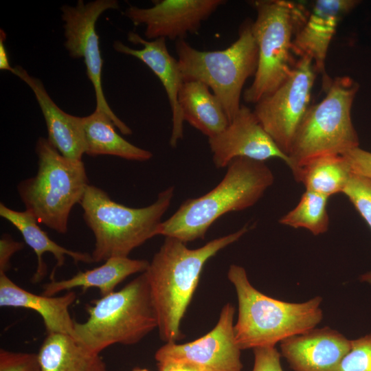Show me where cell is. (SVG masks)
Wrapping results in <instances>:
<instances>
[{
	"instance_id": "obj_1",
	"label": "cell",
	"mask_w": 371,
	"mask_h": 371,
	"mask_svg": "<svg viewBox=\"0 0 371 371\" xmlns=\"http://www.w3.org/2000/svg\"><path fill=\"white\" fill-rule=\"evenodd\" d=\"M247 231L245 225L194 249L188 248L186 243L180 240L166 237L144 272L162 341L176 342L182 338L181 320L196 291L205 264L219 251L239 240Z\"/></svg>"
},
{
	"instance_id": "obj_2",
	"label": "cell",
	"mask_w": 371,
	"mask_h": 371,
	"mask_svg": "<svg viewBox=\"0 0 371 371\" xmlns=\"http://www.w3.org/2000/svg\"><path fill=\"white\" fill-rule=\"evenodd\" d=\"M226 168L216 186L204 195L183 201L161 222L158 235L186 243L203 239L221 216L252 207L274 182L273 173L264 161L238 157Z\"/></svg>"
},
{
	"instance_id": "obj_3",
	"label": "cell",
	"mask_w": 371,
	"mask_h": 371,
	"mask_svg": "<svg viewBox=\"0 0 371 371\" xmlns=\"http://www.w3.org/2000/svg\"><path fill=\"white\" fill-rule=\"evenodd\" d=\"M227 278L237 294L238 313L234 331L241 350L275 346L315 328L322 319L319 296L300 303L272 298L254 288L245 269L237 265H230Z\"/></svg>"
},
{
	"instance_id": "obj_4",
	"label": "cell",
	"mask_w": 371,
	"mask_h": 371,
	"mask_svg": "<svg viewBox=\"0 0 371 371\" xmlns=\"http://www.w3.org/2000/svg\"><path fill=\"white\" fill-rule=\"evenodd\" d=\"M174 192L170 186L159 192L152 204L131 207L115 202L104 190L89 184L79 204L83 220L95 239L93 262L128 257L134 249L157 236Z\"/></svg>"
},
{
	"instance_id": "obj_5",
	"label": "cell",
	"mask_w": 371,
	"mask_h": 371,
	"mask_svg": "<svg viewBox=\"0 0 371 371\" xmlns=\"http://www.w3.org/2000/svg\"><path fill=\"white\" fill-rule=\"evenodd\" d=\"M84 322L75 321L72 337L100 354L116 344L133 345L157 328L148 283L143 272L117 291L91 301Z\"/></svg>"
},
{
	"instance_id": "obj_6",
	"label": "cell",
	"mask_w": 371,
	"mask_h": 371,
	"mask_svg": "<svg viewBox=\"0 0 371 371\" xmlns=\"http://www.w3.org/2000/svg\"><path fill=\"white\" fill-rule=\"evenodd\" d=\"M35 152L37 172L17 185L19 198L40 224L65 234L71 211L89 185L85 164L63 156L43 137L36 141Z\"/></svg>"
},
{
	"instance_id": "obj_7",
	"label": "cell",
	"mask_w": 371,
	"mask_h": 371,
	"mask_svg": "<svg viewBox=\"0 0 371 371\" xmlns=\"http://www.w3.org/2000/svg\"><path fill=\"white\" fill-rule=\"evenodd\" d=\"M359 85L348 76L332 80L326 95L306 111L295 134L289 167L293 171L315 158L341 155L359 146L351 110Z\"/></svg>"
},
{
	"instance_id": "obj_8",
	"label": "cell",
	"mask_w": 371,
	"mask_h": 371,
	"mask_svg": "<svg viewBox=\"0 0 371 371\" xmlns=\"http://www.w3.org/2000/svg\"><path fill=\"white\" fill-rule=\"evenodd\" d=\"M176 52L183 82L199 81L212 89L230 122L241 106L244 84L257 69L258 52L251 22L243 24L237 40L224 49L200 51L179 40Z\"/></svg>"
},
{
	"instance_id": "obj_9",
	"label": "cell",
	"mask_w": 371,
	"mask_h": 371,
	"mask_svg": "<svg viewBox=\"0 0 371 371\" xmlns=\"http://www.w3.org/2000/svg\"><path fill=\"white\" fill-rule=\"evenodd\" d=\"M253 4L257 12L251 32L258 47V66L243 98L256 104L276 90L291 73L293 41L308 14L301 4L286 0H260Z\"/></svg>"
},
{
	"instance_id": "obj_10",
	"label": "cell",
	"mask_w": 371,
	"mask_h": 371,
	"mask_svg": "<svg viewBox=\"0 0 371 371\" xmlns=\"http://www.w3.org/2000/svg\"><path fill=\"white\" fill-rule=\"evenodd\" d=\"M118 10L116 0H95L85 3L78 0L76 6L64 5L60 8L64 21V45L73 58L84 59L87 74L95 91V110L104 113L115 127L125 135L132 134V130L111 110L102 89V72L103 60L99 47V36L96 32V22L107 10Z\"/></svg>"
},
{
	"instance_id": "obj_11",
	"label": "cell",
	"mask_w": 371,
	"mask_h": 371,
	"mask_svg": "<svg viewBox=\"0 0 371 371\" xmlns=\"http://www.w3.org/2000/svg\"><path fill=\"white\" fill-rule=\"evenodd\" d=\"M315 71L310 58H300L286 80L255 105L254 112L260 123L287 156L296 131L309 107Z\"/></svg>"
},
{
	"instance_id": "obj_12",
	"label": "cell",
	"mask_w": 371,
	"mask_h": 371,
	"mask_svg": "<svg viewBox=\"0 0 371 371\" xmlns=\"http://www.w3.org/2000/svg\"><path fill=\"white\" fill-rule=\"evenodd\" d=\"M235 309L227 303L216 326L203 337L178 344L167 342L155 355L157 364L178 363L199 371H242L241 350L235 341Z\"/></svg>"
},
{
	"instance_id": "obj_13",
	"label": "cell",
	"mask_w": 371,
	"mask_h": 371,
	"mask_svg": "<svg viewBox=\"0 0 371 371\" xmlns=\"http://www.w3.org/2000/svg\"><path fill=\"white\" fill-rule=\"evenodd\" d=\"M142 8L130 5L124 14L136 26H146L144 36L151 41L159 38L184 40L194 34L201 23L225 3L223 0H160Z\"/></svg>"
},
{
	"instance_id": "obj_14",
	"label": "cell",
	"mask_w": 371,
	"mask_h": 371,
	"mask_svg": "<svg viewBox=\"0 0 371 371\" xmlns=\"http://www.w3.org/2000/svg\"><path fill=\"white\" fill-rule=\"evenodd\" d=\"M208 143L218 169L226 168L238 157L260 161L277 158L289 165V157L266 132L254 111L245 105L223 131L208 139Z\"/></svg>"
},
{
	"instance_id": "obj_15",
	"label": "cell",
	"mask_w": 371,
	"mask_h": 371,
	"mask_svg": "<svg viewBox=\"0 0 371 371\" xmlns=\"http://www.w3.org/2000/svg\"><path fill=\"white\" fill-rule=\"evenodd\" d=\"M357 3L355 0H317L294 36L292 52L313 61L315 71L323 76L325 90L332 81L325 67L330 42L340 20Z\"/></svg>"
},
{
	"instance_id": "obj_16",
	"label": "cell",
	"mask_w": 371,
	"mask_h": 371,
	"mask_svg": "<svg viewBox=\"0 0 371 371\" xmlns=\"http://www.w3.org/2000/svg\"><path fill=\"white\" fill-rule=\"evenodd\" d=\"M128 40L141 49L129 47L120 41L113 43L114 49L121 54L132 56L143 62L159 78L166 92L172 111V131L170 145L175 148L183 136V118L178 102L180 88L183 82L179 63L169 53L166 38L148 41L135 32H129Z\"/></svg>"
},
{
	"instance_id": "obj_17",
	"label": "cell",
	"mask_w": 371,
	"mask_h": 371,
	"mask_svg": "<svg viewBox=\"0 0 371 371\" xmlns=\"http://www.w3.org/2000/svg\"><path fill=\"white\" fill-rule=\"evenodd\" d=\"M350 348V340L328 326L280 342L281 355L293 371H340Z\"/></svg>"
},
{
	"instance_id": "obj_18",
	"label": "cell",
	"mask_w": 371,
	"mask_h": 371,
	"mask_svg": "<svg viewBox=\"0 0 371 371\" xmlns=\"http://www.w3.org/2000/svg\"><path fill=\"white\" fill-rule=\"evenodd\" d=\"M12 73L32 90L39 104L47 130V140L64 157L81 161L85 154L82 117L65 113L49 95L41 80L30 75L21 66L13 67Z\"/></svg>"
},
{
	"instance_id": "obj_19",
	"label": "cell",
	"mask_w": 371,
	"mask_h": 371,
	"mask_svg": "<svg viewBox=\"0 0 371 371\" xmlns=\"http://www.w3.org/2000/svg\"><path fill=\"white\" fill-rule=\"evenodd\" d=\"M76 299L73 291L60 296L34 294L17 285L5 273H0V306L36 311L43 319L47 335H73L75 321L69 308Z\"/></svg>"
},
{
	"instance_id": "obj_20",
	"label": "cell",
	"mask_w": 371,
	"mask_h": 371,
	"mask_svg": "<svg viewBox=\"0 0 371 371\" xmlns=\"http://www.w3.org/2000/svg\"><path fill=\"white\" fill-rule=\"evenodd\" d=\"M0 216L16 228L23 236L25 243L36 255L37 266L31 278L33 283L42 280L47 273V266L43 258L45 253L52 254L56 260V265L50 274L51 281L55 280L56 271L65 264L66 256L71 257L76 263L93 262L91 254L68 249L52 240L39 227L38 221L29 212L16 211L1 203Z\"/></svg>"
},
{
	"instance_id": "obj_21",
	"label": "cell",
	"mask_w": 371,
	"mask_h": 371,
	"mask_svg": "<svg viewBox=\"0 0 371 371\" xmlns=\"http://www.w3.org/2000/svg\"><path fill=\"white\" fill-rule=\"evenodd\" d=\"M149 265L146 260L125 258H111L97 267L79 271L71 278L53 280L43 286V295L54 296L65 291L80 287L83 292L97 288L102 296L113 291L115 288L128 276L144 272Z\"/></svg>"
},
{
	"instance_id": "obj_22",
	"label": "cell",
	"mask_w": 371,
	"mask_h": 371,
	"mask_svg": "<svg viewBox=\"0 0 371 371\" xmlns=\"http://www.w3.org/2000/svg\"><path fill=\"white\" fill-rule=\"evenodd\" d=\"M178 102L183 120L208 139L223 131L229 123L220 100L203 82L184 81Z\"/></svg>"
},
{
	"instance_id": "obj_23",
	"label": "cell",
	"mask_w": 371,
	"mask_h": 371,
	"mask_svg": "<svg viewBox=\"0 0 371 371\" xmlns=\"http://www.w3.org/2000/svg\"><path fill=\"white\" fill-rule=\"evenodd\" d=\"M85 154L91 157L113 155L131 161H145L153 153L137 147L120 136L115 124L104 113L95 111L82 117Z\"/></svg>"
},
{
	"instance_id": "obj_24",
	"label": "cell",
	"mask_w": 371,
	"mask_h": 371,
	"mask_svg": "<svg viewBox=\"0 0 371 371\" xmlns=\"http://www.w3.org/2000/svg\"><path fill=\"white\" fill-rule=\"evenodd\" d=\"M38 354L42 371H109L100 354L69 335H47Z\"/></svg>"
},
{
	"instance_id": "obj_25",
	"label": "cell",
	"mask_w": 371,
	"mask_h": 371,
	"mask_svg": "<svg viewBox=\"0 0 371 371\" xmlns=\"http://www.w3.org/2000/svg\"><path fill=\"white\" fill-rule=\"evenodd\" d=\"M292 173L306 190L328 198L343 193L352 175L346 159L341 155L322 156L297 168Z\"/></svg>"
},
{
	"instance_id": "obj_26",
	"label": "cell",
	"mask_w": 371,
	"mask_h": 371,
	"mask_svg": "<svg viewBox=\"0 0 371 371\" xmlns=\"http://www.w3.org/2000/svg\"><path fill=\"white\" fill-rule=\"evenodd\" d=\"M328 197L306 190L297 205L279 220L281 225L304 228L315 236L326 232L329 227Z\"/></svg>"
},
{
	"instance_id": "obj_27",
	"label": "cell",
	"mask_w": 371,
	"mask_h": 371,
	"mask_svg": "<svg viewBox=\"0 0 371 371\" xmlns=\"http://www.w3.org/2000/svg\"><path fill=\"white\" fill-rule=\"evenodd\" d=\"M371 229V179L352 172L343 191ZM360 280L371 284V271L362 274Z\"/></svg>"
},
{
	"instance_id": "obj_28",
	"label": "cell",
	"mask_w": 371,
	"mask_h": 371,
	"mask_svg": "<svg viewBox=\"0 0 371 371\" xmlns=\"http://www.w3.org/2000/svg\"><path fill=\"white\" fill-rule=\"evenodd\" d=\"M340 371H371V332L350 340V348L341 361Z\"/></svg>"
},
{
	"instance_id": "obj_29",
	"label": "cell",
	"mask_w": 371,
	"mask_h": 371,
	"mask_svg": "<svg viewBox=\"0 0 371 371\" xmlns=\"http://www.w3.org/2000/svg\"><path fill=\"white\" fill-rule=\"evenodd\" d=\"M0 371H42L38 354L1 348Z\"/></svg>"
},
{
	"instance_id": "obj_30",
	"label": "cell",
	"mask_w": 371,
	"mask_h": 371,
	"mask_svg": "<svg viewBox=\"0 0 371 371\" xmlns=\"http://www.w3.org/2000/svg\"><path fill=\"white\" fill-rule=\"evenodd\" d=\"M253 350L254 364L252 371H283L280 362L281 354L275 346Z\"/></svg>"
},
{
	"instance_id": "obj_31",
	"label": "cell",
	"mask_w": 371,
	"mask_h": 371,
	"mask_svg": "<svg viewBox=\"0 0 371 371\" xmlns=\"http://www.w3.org/2000/svg\"><path fill=\"white\" fill-rule=\"evenodd\" d=\"M342 155L348 163L352 173L371 179V152L359 146Z\"/></svg>"
},
{
	"instance_id": "obj_32",
	"label": "cell",
	"mask_w": 371,
	"mask_h": 371,
	"mask_svg": "<svg viewBox=\"0 0 371 371\" xmlns=\"http://www.w3.org/2000/svg\"><path fill=\"white\" fill-rule=\"evenodd\" d=\"M24 247V243L14 240L10 234H3L0 239V273L10 268V259Z\"/></svg>"
},
{
	"instance_id": "obj_33",
	"label": "cell",
	"mask_w": 371,
	"mask_h": 371,
	"mask_svg": "<svg viewBox=\"0 0 371 371\" xmlns=\"http://www.w3.org/2000/svg\"><path fill=\"white\" fill-rule=\"evenodd\" d=\"M6 34L5 32L1 29L0 31V69L5 70L12 72L13 67L10 66L8 54L6 51L4 41Z\"/></svg>"
},
{
	"instance_id": "obj_34",
	"label": "cell",
	"mask_w": 371,
	"mask_h": 371,
	"mask_svg": "<svg viewBox=\"0 0 371 371\" xmlns=\"http://www.w3.org/2000/svg\"><path fill=\"white\" fill-rule=\"evenodd\" d=\"M157 365L159 371H199L192 367L183 364L168 363Z\"/></svg>"
},
{
	"instance_id": "obj_35",
	"label": "cell",
	"mask_w": 371,
	"mask_h": 371,
	"mask_svg": "<svg viewBox=\"0 0 371 371\" xmlns=\"http://www.w3.org/2000/svg\"><path fill=\"white\" fill-rule=\"evenodd\" d=\"M133 371H149L147 368H135Z\"/></svg>"
}]
</instances>
